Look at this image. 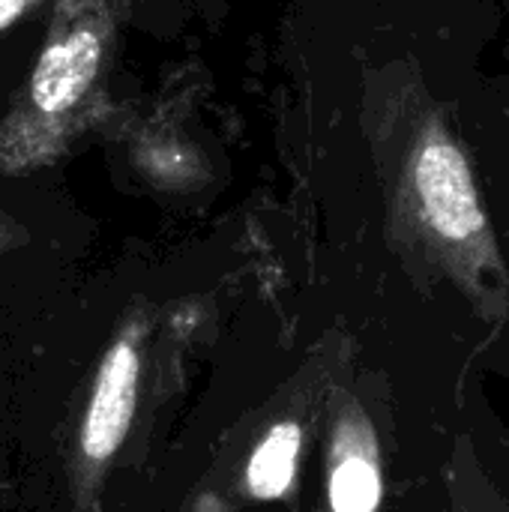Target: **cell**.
Instances as JSON below:
<instances>
[{
    "label": "cell",
    "mask_w": 509,
    "mask_h": 512,
    "mask_svg": "<svg viewBox=\"0 0 509 512\" xmlns=\"http://www.w3.org/2000/svg\"><path fill=\"white\" fill-rule=\"evenodd\" d=\"M27 243H30L27 228H24L18 219H12L9 213L0 210V258H3V255H12L15 249H21V246H27Z\"/></svg>",
    "instance_id": "52a82bcc"
},
{
    "label": "cell",
    "mask_w": 509,
    "mask_h": 512,
    "mask_svg": "<svg viewBox=\"0 0 509 512\" xmlns=\"http://www.w3.org/2000/svg\"><path fill=\"white\" fill-rule=\"evenodd\" d=\"M360 129L384 198L387 246L414 288L447 285L483 324H509V264L474 156L414 57L366 66Z\"/></svg>",
    "instance_id": "6da1fadb"
},
{
    "label": "cell",
    "mask_w": 509,
    "mask_h": 512,
    "mask_svg": "<svg viewBox=\"0 0 509 512\" xmlns=\"http://www.w3.org/2000/svg\"><path fill=\"white\" fill-rule=\"evenodd\" d=\"M114 48V0L51 3L33 69L0 114V174L54 165L102 117Z\"/></svg>",
    "instance_id": "7a4b0ae2"
},
{
    "label": "cell",
    "mask_w": 509,
    "mask_h": 512,
    "mask_svg": "<svg viewBox=\"0 0 509 512\" xmlns=\"http://www.w3.org/2000/svg\"><path fill=\"white\" fill-rule=\"evenodd\" d=\"M153 324H156L153 309L135 303L120 318L114 336L108 339L93 369L66 459L72 512L102 510L108 471L114 468L117 453L123 450L135 420Z\"/></svg>",
    "instance_id": "277c9868"
},
{
    "label": "cell",
    "mask_w": 509,
    "mask_h": 512,
    "mask_svg": "<svg viewBox=\"0 0 509 512\" xmlns=\"http://www.w3.org/2000/svg\"><path fill=\"white\" fill-rule=\"evenodd\" d=\"M378 381L345 378L321 420L327 512H384L387 495V393Z\"/></svg>",
    "instance_id": "5b68a950"
},
{
    "label": "cell",
    "mask_w": 509,
    "mask_h": 512,
    "mask_svg": "<svg viewBox=\"0 0 509 512\" xmlns=\"http://www.w3.org/2000/svg\"><path fill=\"white\" fill-rule=\"evenodd\" d=\"M351 366V339L342 330H330L267 399L261 414H255L240 459L237 492L243 501H288L294 495L306 450L321 432L327 399L351 378Z\"/></svg>",
    "instance_id": "3957f363"
},
{
    "label": "cell",
    "mask_w": 509,
    "mask_h": 512,
    "mask_svg": "<svg viewBox=\"0 0 509 512\" xmlns=\"http://www.w3.org/2000/svg\"><path fill=\"white\" fill-rule=\"evenodd\" d=\"M45 3H54V0H0V33L15 27L21 18H27Z\"/></svg>",
    "instance_id": "ba28073f"
},
{
    "label": "cell",
    "mask_w": 509,
    "mask_h": 512,
    "mask_svg": "<svg viewBox=\"0 0 509 512\" xmlns=\"http://www.w3.org/2000/svg\"><path fill=\"white\" fill-rule=\"evenodd\" d=\"M447 492L453 512H509L507 498L489 480L468 438H459L447 465Z\"/></svg>",
    "instance_id": "8992f818"
}]
</instances>
